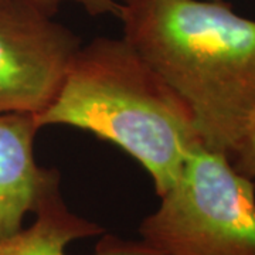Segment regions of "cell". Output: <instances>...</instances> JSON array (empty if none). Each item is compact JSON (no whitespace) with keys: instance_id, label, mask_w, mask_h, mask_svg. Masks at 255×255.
<instances>
[{"instance_id":"1","label":"cell","mask_w":255,"mask_h":255,"mask_svg":"<svg viewBox=\"0 0 255 255\" xmlns=\"http://www.w3.org/2000/svg\"><path fill=\"white\" fill-rule=\"evenodd\" d=\"M118 18L187 107L201 145L230 157L255 114V20L221 0H122Z\"/></svg>"},{"instance_id":"2","label":"cell","mask_w":255,"mask_h":255,"mask_svg":"<svg viewBox=\"0 0 255 255\" xmlns=\"http://www.w3.org/2000/svg\"><path fill=\"white\" fill-rule=\"evenodd\" d=\"M38 128L90 132L132 156L157 196L201 146L190 112L124 37H97L80 47L55 100L34 117Z\"/></svg>"},{"instance_id":"3","label":"cell","mask_w":255,"mask_h":255,"mask_svg":"<svg viewBox=\"0 0 255 255\" xmlns=\"http://www.w3.org/2000/svg\"><path fill=\"white\" fill-rule=\"evenodd\" d=\"M139 226L160 255H255V183L199 146Z\"/></svg>"},{"instance_id":"4","label":"cell","mask_w":255,"mask_h":255,"mask_svg":"<svg viewBox=\"0 0 255 255\" xmlns=\"http://www.w3.org/2000/svg\"><path fill=\"white\" fill-rule=\"evenodd\" d=\"M50 10L0 0V114L37 117L50 107L82 46Z\"/></svg>"},{"instance_id":"5","label":"cell","mask_w":255,"mask_h":255,"mask_svg":"<svg viewBox=\"0 0 255 255\" xmlns=\"http://www.w3.org/2000/svg\"><path fill=\"white\" fill-rule=\"evenodd\" d=\"M40 128L26 114H0V240L24 227L60 173L38 166L34 139Z\"/></svg>"},{"instance_id":"6","label":"cell","mask_w":255,"mask_h":255,"mask_svg":"<svg viewBox=\"0 0 255 255\" xmlns=\"http://www.w3.org/2000/svg\"><path fill=\"white\" fill-rule=\"evenodd\" d=\"M97 223L73 213L61 196L60 182L47 191L34 211V221L0 240V255H68L74 241L104 234ZM94 255H160L142 241L104 236Z\"/></svg>"},{"instance_id":"7","label":"cell","mask_w":255,"mask_h":255,"mask_svg":"<svg viewBox=\"0 0 255 255\" xmlns=\"http://www.w3.org/2000/svg\"><path fill=\"white\" fill-rule=\"evenodd\" d=\"M38 7L57 13L63 4H75L91 17H104L115 16L118 17L119 10L122 6V0H21Z\"/></svg>"},{"instance_id":"8","label":"cell","mask_w":255,"mask_h":255,"mask_svg":"<svg viewBox=\"0 0 255 255\" xmlns=\"http://www.w3.org/2000/svg\"><path fill=\"white\" fill-rule=\"evenodd\" d=\"M230 160L238 173L255 180V114L250 119L246 132L230 156Z\"/></svg>"}]
</instances>
